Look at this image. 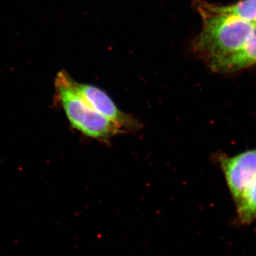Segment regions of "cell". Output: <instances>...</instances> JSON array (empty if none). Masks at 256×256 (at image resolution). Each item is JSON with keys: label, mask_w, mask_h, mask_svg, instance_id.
Listing matches in <instances>:
<instances>
[{"label": "cell", "mask_w": 256, "mask_h": 256, "mask_svg": "<svg viewBox=\"0 0 256 256\" xmlns=\"http://www.w3.org/2000/svg\"><path fill=\"white\" fill-rule=\"evenodd\" d=\"M194 8L201 16L203 28L194 40V52L218 72L224 62L252 38L255 24L216 12L210 3L202 0L195 2Z\"/></svg>", "instance_id": "cell-1"}, {"label": "cell", "mask_w": 256, "mask_h": 256, "mask_svg": "<svg viewBox=\"0 0 256 256\" xmlns=\"http://www.w3.org/2000/svg\"><path fill=\"white\" fill-rule=\"evenodd\" d=\"M58 101L70 126L84 136L108 142L122 130L88 104L75 86V80L65 70L55 80Z\"/></svg>", "instance_id": "cell-2"}, {"label": "cell", "mask_w": 256, "mask_h": 256, "mask_svg": "<svg viewBox=\"0 0 256 256\" xmlns=\"http://www.w3.org/2000/svg\"><path fill=\"white\" fill-rule=\"evenodd\" d=\"M220 163L234 203L256 178V149L233 156H220Z\"/></svg>", "instance_id": "cell-3"}, {"label": "cell", "mask_w": 256, "mask_h": 256, "mask_svg": "<svg viewBox=\"0 0 256 256\" xmlns=\"http://www.w3.org/2000/svg\"><path fill=\"white\" fill-rule=\"evenodd\" d=\"M75 86L92 108L118 126L124 133L136 132L142 128V124L139 120L121 110L110 96L102 89L90 84L76 82H75Z\"/></svg>", "instance_id": "cell-4"}, {"label": "cell", "mask_w": 256, "mask_h": 256, "mask_svg": "<svg viewBox=\"0 0 256 256\" xmlns=\"http://www.w3.org/2000/svg\"><path fill=\"white\" fill-rule=\"evenodd\" d=\"M256 64V24L254 34L242 48L224 62L218 72L230 73Z\"/></svg>", "instance_id": "cell-5"}, {"label": "cell", "mask_w": 256, "mask_h": 256, "mask_svg": "<svg viewBox=\"0 0 256 256\" xmlns=\"http://www.w3.org/2000/svg\"><path fill=\"white\" fill-rule=\"evenodd\" d=\"M239 223L248 225L256 220V178L235 204Z\"/></svg>", "instance_id": "cell-6"}, {"label": "cell", "mask_w": 256, "mask_h": 256, "mask_svg": "<svg viewBox=\"0 0 256 256\" xmlns=\"http://www.w3.org/2000/svg\"><path fill=\"white\" fill-rule=\"evenodd\" d=\"M210 5L216 12L236 16L254 24H256V0H242L230 6Z\"/></svg>", "instance_id": "cell-7"}, {"label": "cell", "mask_w": 256, "mask_h": 256, "mask_svg": "<svg viewBox=\"0 0 256 256\" xmlns=\"http://www.w3.org/2000/svg\"></svg>", "instance_id": "cell-8"}]
</instances>
